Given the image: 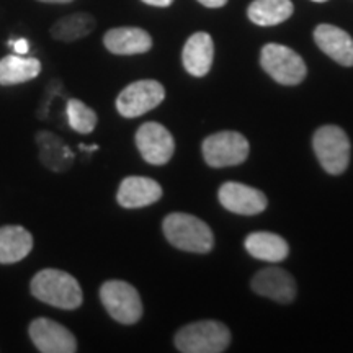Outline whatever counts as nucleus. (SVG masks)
<instances>
[{"label": "nucleus", "instance_id": "obj_27", "mask_svg": "<svg viewBox=\"0 0 353 353\" xmlns=\"http://www.w3.org/2000/svg\"><path fill=\"white\" fill-rule=\"evenodd\" d=\"M79 148L82 149V151H87V152H94V151H99V145L94 144V145H85V144H81Z\"/></svg>", "mask_w": 353, "mask_h": 353}, {"label": "nucleus", "instance_id": "obj_29", "mask_svg": "<svg viewBox=\"0 0 353 353\" xmlns=\"http://www.w3.org/2000/svg\"><path fill=\"white\" fill-rule=\"evenodd\" d=\"M312 2H317V3H322V2H327V0H312Z\"/></svg>", "mask_w": 353, "mask_h": 353}, {"label": "nucleus", "instance_id": "obj_26", "mask_svg": "<svg viewBox=\"0 0 353 353\" xmlns=\"http://www.w3.org/2000/svg\"><path fill=\"white\" fill-rule=\"evenodd\" d=\"M143 2L152 7H169L174 0H143Z\"/></svg>", "mask_w": 353, "mask_h": 353}, {"label": "nucleus", "instance_id": "obj_15", "mask_svg": "<svg viewBox=\"0 0 353 353\" xmlns=\"http://www.w3.org/2000/svg\"><path fill=\"white\" fill-rule=\"evenodd\" d=\"M103 44L110 52L118 56L144 54L152 48V38L145 30L136 26H120L105 33Z\"/></svg>", "mask_w": 353, "mask_h": 353}, {"label": "nucleus", "instance_id": "obj_5", "mask_svg": "<svg viewBox=\"0 0 353 353\" xmlns=\"http://www.w3.org/2000/svg\"><path fill=\"white\" fill-rule=\"evenodd\" d=\"M312 148L327 174L341 175L347 170L350 162V141L342 128L335 125L319 128L312 138Z\"/></svg>", "mask_w": 353, "mask_h": 353}, {"label": "nucleus", "instance_id": "obj_20", "mask_svg": "<svg viewBox=\"0 0 353 353\" xmlns=\"http://www.w3.org/2000/svg\"><path fill=\"white\" fill-rule=\"evenodd\" d=\"M39 72L41 63L37 57L10 54L0 59V85H19L33 81Z\"/></svg>", "mask_w": 353, "mask_h": 353}, {"label": "nucleus", "instance_id": "obj_14", "mask_svg": "<svg viewBox=\"0 0 353 353\" xmlns=\"http://www.w3.org/2000/svg\"><path fill=\"white\" fill-rule=\"evenodd\" d=\"M314 41L322 52L345 68L353 65V39L347 32L334 25L322 23L314 30Z\"/></svg>", "mask_w": 353, "mask_h": 353}, {"label": "nucleus", "instance_id": "obj_2", "mask_svg": "<svg viewBox=\"0 0 353 353\" xmlns=\"http://www.w3.org/2000/svg\"><path fill=\"white\" fill-rule=\"evenodd\" d=\"M165 239L176 249L193 254H208L214 247V236L205 221L193 214L172 213L162 223Z\"/></svg>", "mask_w": 353, "mask_h": 353}, {"label": "nucleus", "instance_id": "obj_13", "mask_svg": "<svg viewBox=\"0 0 353 353\" xmlns=\"http://www.w3.org/2000/svg\"><path fill=\"white\" fill-rule=\"evenodd\" d=\"M164 195L162 187L149 176H126L118 188V205L128 210L144 208L159 201Z\"/></svg>", "mask_w": 353, "mask_h": 353}, {"label": "nucleus", "instance_id": "obj_1", "mask_svg": "<svg viewBox=\"0 0 353 353\" xmlns=\"http://www.w3.org/2000/svg\"><path fill=\"white\" fill-rule=\"evenodd\" d=\"M32 294L39 301L59 309H77L83 301L82 288L70 273L46 268L33 276L30 285Z\"/></svg>", "mask_w": 353, "mask_h": 353}, {"label": "nucleus", "instance_id": "obj_3", "mask_svg": "<svg viewBox=\"0 0 353 353\" xmlns=\"http://www.w3.org/2000/svg\"><path fill=\"white\" fill-rule=\"evenodd\" d=\"M231 332L223 322L198 321L175 335V345L183 353H221L228 350Z\"/></svg>", "mask_w": 353, "mask_h": 353}, {"label": "nucleus", "instance_id": "obj_11", "mask_svg": "<svg viewBox=\"0 0 353 353\" xmlns=\"http://www.w3.org/2000/svg\"><path fill=\"white\" fill-rule=\"evenodd\" d=\"M219 203L236 214L254 216L267 210L268 200L262 192L239 182H226L218 192Z\"/></svg>", "mask_w": 353, "mask_h": 353}, {"label": "nucleus", "instance_id": "obj_23", "mask_svg": "<svg viewBox=\"0 0 353 353\" xmlns=\"http://www.w3.org/2000/svg\"><path fill=\"white\" fill-rule=\"evenodd\" d=\"M65 113H68L69 126L81 134H90L95 130L97 121H99L94 110L77 99H70L68 101Z\"/></svg>", "mask_w": 353, "mask_h": 353}, {"label": "nucleus", "instance_id": "obj_24", "mask_svg": "<svg viewBox=\"0 0 353 353\" xmlns=\"http://www.w3.org/2000/svg\"><path fill=\"white\" fill-rule=\"evenodd\" d=\"M8 44H10V46L13 48V51H15L17 54H20V56H23L30 51V43H28V39H25V38L10 39Z\"/></svg>", "mask_w": 353, "mask_h": 353}, {"label": "nucleus", "instance_id": "obj_25", "mask_svg": "<svg viewBox=\"0 0 353 353\" xmlns=\"http://www.w3.org/2000/svg\"><path fill=\"white\" fill-rule=\"evenodd\" d=\"M198 2H200L201 6H205L208 8H219V7L226 6L228 0H198Z\"/></svg>", "mask_w": 353, "mask_h": 353}, {"label": "nucleus", "instance_id": "obj_12", "mask_svg": "<svg viewBox=\"0 0 353 353\" xmlns=\"http://www.w3.org/2000/svg\"><path fill=\"white\" fill-rule=\"evenodd\" d=\"M250 286L260 296L281 304H290L296 298V281L281 268H263L252 278Z\"/></svg>", "mask_w": 353, "mask_h": 353}, {"label": "nucleus", "instance_id": "obj_10", "mask_svg": "<svg viewBox=\"0 0 353 353\" xmlns=\"http://www.w3.org/2000/svg\"><path fill=\"white\" fill-rule=\"evenodd\" d=\"M30 339L43 353H74L77 341L74 334L56 321L38 317L30 324Z\"/></svg>", "mask_w": 353, "mask_h": 353}, {"label": "nucleus", "instance_id": "obj_9", "mask_svg": "<svg viewBox=\"0 0 353 353\" xmlns=\"http://www.w3.org/2000/svg\"><path fill=\"white\" fill-rule=\"evenodd\" d=\"M136 145L148 164L164 165L175 152L174 136L161 123H144L136 132Z\"/></svg>", "mask_w": 353, "mask_h": 353}, {"label": "nucleus", "instance_id": "obj_22", "mask_svg": "<svg viewBox=\"0 0 353 353\" xmlns=\"http://www.w3.org/2000/svg\"><path fill=\"white\" fill-rule=\"evenodd\" d=\"M94 28H95L94 17H92L90 13L79 12L57 20L56 23L51 26V37L57 39V41L72 43L81 38L88 37V34L94 32Z\"/></svg>", "mask_w": 353, "mask_h": 353}, {"label": "nucleus", "instance_id": "obj_8", "mask_svg": "<svg viewBox=\"0 0 353 353\" xmlns=\"http://www.w3.org/2000/svg\"><path fill=\"white\" fill-rule=\"evenodd\" d=\"M165 99L164 85L157 81H138L121 90L117 99V110L125 118H138L151 112Z\"/></svg>", "mask_w": 353, "mask_h": 353}, {"label": "nucleus", "instance_id": "obj_18", "mask_svg": "<svg viewBox=\"0 0 353 353\" xmlns=\"http://www.w3.org/2000/svg\"><path fill=\"white\" fill-rule=\"evenodd\" d=\"M245 250L254 259L263 262L278 263L285 260L290 254L288 242L283 237L273 232H252L245 239Z\"/></svg>", "mask_w": 353, "mask_h": 353}, {"label": "nucleus", "instance_id": "obj_16", "mask_svg": "<svg viewBox=\"0 0 353 353\" xmlns=\"http://www.w3.org/2000/svg\"><path fill=\"white\" fill-rule=\"evenodd\" d=\"M214 43L208 33H193L183 46L182 61L188 74L195 77H205L213 65Z\"/></svg>", "mask_w": 353, "mask_h": 353}, {"label": "nucleus", "instance_id": "obj_7", "mask_svg": "<svg viewBox=\"0 0 353 353\" xmlns=\"http://www.w3.org/2000/svg\"><path fill=\"white\" fill-rule=\"evenodd\" d=\"M249 141L236 131L216 132L203 141V157L214 169L242 164L249 157Z\"/></svg>", "mask_w": 353, "mask_h": 353}, {"label": "nucleus", "instance_id": "obj_19", "mask_svg": "<svg viewBox=\"0 0 353 353\" xmlns=\"http://www.w3.org/2000/svg\"><path fill=\"white\" fill-rule=\"evenodd\" d=\"M33 249V236L21 226L0 228V263H17Z\"/></svg>", "mask_w": 353, "mask_h": 353}, {"label": "nucleus", "instance_id": "obj_17", "mask_svg": "<svg viewBox=\"0 0 353 353\" xmlns=\"http://www.w3.org/2000/svg\"><path fill=\"white\" fill-rule=\"evenodd\" d=\"M39 148V161L52 172H65L74 162V152L70 151L59 136L50 131H39L37 134Z\"/></svg>", "mask_w": 353, "mask_h": 353}, {"label": "nucleus", "instance_id": "obj_6", "mask_svg": "<svg viewBox=\"0 0 353 353\" xmlns=\"http://www.w3.org/2000/svg\"><path fill=\"white\" fill-rule=\"evenodd\" d=\"M100 299L108 314L120 324H136L143 316V301L138 290L126 281H105L100 288Z\"/></svg>", "mask_w": 353, "mask_h": 353}, {"label": "nucleus", "instance_id": "obj_4", "mask_svg": "<svg viewBox=\"0 0 353 353\" xmlns=\"http://www.w3.org/2000/svg\"><path fill=\"white\" fill-rule=\"evenodd\" d=\"M260 64L265 72L281 85H298L307 76L303 57L283 44H265L260 52Z\"/></svg>", "mask_w": 353, "mask_h": 353}, {"label": "nucleus", "instance_id": "obj_28", "mask_svg": "<svg viewBox=\"0 0 353 353\" xmlns=\"http://www.w3.org/2000/svg\"><path fill=\"white\" fill-rule=\"evenodd\" d=\"M39 2H44V3H69V2H72V0H39Z\"/></svg>", "mask_w": 353, "mask_h": 353}, {"label": "nucleus", "instance_id": "obj_21", "mask_svg": "<svg viewBox=\"0 0 353 353\" xmlns=\"http://www.w3.org/2000/svg\"><path fill=\"white\" fill-rule=\"evenodd\" d=\"M293 12L291 0H254L247 15L252 23L259 26H275L288 20Z\"/></svg>", "mask_w": 353, "mask_h": 353}]
</instances>
